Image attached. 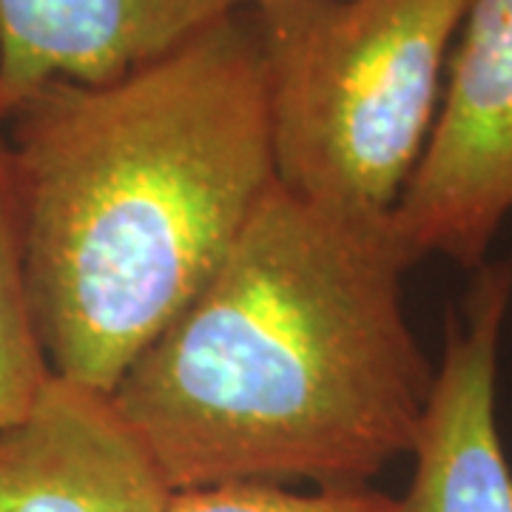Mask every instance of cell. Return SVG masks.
Listing matches in <instances>:
<instances>
[{"label":"cell","instance_id":"obj_1","mask_svg":"<svg viewBox=\"0 0 512 512\" xmlns=\"http://www.w3.org/2000/svg\"><path fill=\"white\" fill-rule=\"evenodd\" d=\"M413 265L393 214L276 183L111 404L174 490L370 484L410 456L436 379L404 311Z\"/></svg>","mask_w":512,"mask_h":512},{"label":"cell","instance_id":"obj_2","mask_svg":"<svg viewBox=\"0 0 512 512\" xmlns=\"http://www.w3.org/2000/svg\"><path fill=\"white\" fill-rule=\"evenodd\" d=\"M20 265L57 379L106 393L202 291L276 185L251 15L0 123Z\"/></svg>","mask_w":512,"mask_h":512},{"label":"cell","instance_id":"obj_3","mask_svg":"<svg viewBox=\"0 0 512 512\" xmlns=\"http://www.w3.org/2000/svg\"><path fill=\"white\" fill-rule=\"evenodd\" d=\"M276 183L350 217L393 214L439 114L467 0H251Z\"/></svg>","mask_w":512,"mask_h":512},{"label":"cell","instance_id":"obj_4","mask_svg":"<svg viewBox=\"0 0 512 512\" xmlns=\"http://www.w3.org/2000/svg\"><path fill=\"white\" fill-rule=\"evenodd\" d=\"M512 214V0H467L419 165L393 208L413 259L481 268Z\"/></svg>","mask_w":512,"mask_h":512},{"label":"cell","instance_id":"obj_5","mask_svg":"<svg viewBox=\"0 0 512 512\" xmlns=\"http://www.w3.org/2000/svg\"><path fill=\"white\" fill-rule=\"evenodd\" d=\"M512 262L481 265L450 313L430 402L410 450L404 512H512V467L498 430V350Z\"/></svg>","mask_w":512,"mask_h":512},{"label":"cell","instance_id":"obj_6","mask_svg":"<svg viewBox=\"0 0 512 512\" xmlns=\"http://www.w3.org/2000/svg\"><path fill=\"white\" fill-rule=\"evenodd\" d=\"M174 487L111 396L52 379L0 433V512H168Z\"/></svg>","mask_w":512,"mask_h":512},{"label":"cell","instance_id":"obj_7","mask_svg":"<svg viewBox=\"0 0 512 512\" xmlns=\"http://www.w3.org/2000/svg\"><path fill=\"white\" fill-rule=\"evenodd\" d=\"M245 6L248 0H0V123L43 86L120 80Z\"/></svg>","mask_w":512,"mask_h":512},{"label":"cell","instance_id":"obj_8","mask_svg":"<svg viewBox=\"0 0 512 512\" xmlns=\"http://www.w3.org/2000/svg\"><path fill=\"white\" fill-rule=\"evenodd\" d=\"M52 379L55 373L40 345L23 282L18 222L0 134V433L35 407Z\"/></svg>","mask_w":512,"mask_h":512},{"label":"cell","instance_id":"obj_9","mask_svg":"<svg viewBox=\"0 0 512 512\" xmlns=\"http://www.w3.org/2000/svg\"><path fill=\"white\" fill-rule=\"evenodd\" d=\"M168 512H404V501L370 484L311 490L282 484H222L174 490Z\"/></svg>","mask_w":512,"mask_h":512},{"label":"cell","instance_id":"obj_10","mask_svg":"<svg viewBox=\"0 0 512 512\" xmlns=\"http://www.w3.org/2000/svg\"><path fill=\"white\" fill-rule=\"evenodd\" d=\"M248 3H251V0H248Z\"/></svg>","mask_w":512,"mask_h":512}]
</instances>
